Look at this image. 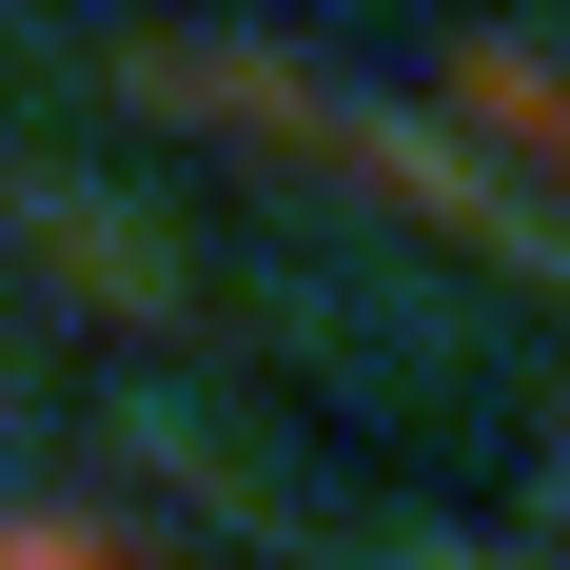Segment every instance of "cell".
<instances>
[{"label":"cell","mask_w":570,"mask_h":570,"mask_svg":"<svg viewBox=\"0 0 570 570\" xmlns=\"http://www.w3.org/2000/svg\"><path fill=\"white\" fill-rule=\"evenodd\" d=\"M0 570H99V551H79V531H0Z\"/></svg>","instance_id":"cell-1"}]
</instances>
